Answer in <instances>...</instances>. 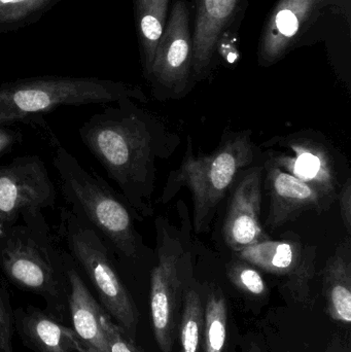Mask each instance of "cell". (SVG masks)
Wrapping results in <instances>:
<instances>
[{"label":"cell","instance_id":"29","mask_svg":"<svg viewBox=\"0 0 351 352\" xmlns=\"http://www.w3.org/2000/svg\"><path fill=\"white\" fill-rule=\"evenodd\" d=\"M247 352H263L262 351V349H260L259 346H258L257 344H255V343H253V344L249 346V351Z\"/></svg>","mask_w":351,"mask_h":352},{"label":"cell","instance_id":"5","mask_svg":"<svg viewBox=\"0 0 351 352\" xmlns=\"http://www.w3.org/2000/svg\"><path fill=\"white\" fill-rule=\"evenodd\" d=\"M123 99L146 103L140 87L97 78L41 76L0 85V125L39 127L41 116L61 107L107 104Z\"/></svg>","mask_w":351,"mask_h":352},{"label":"cell","instance_id":"14","mask_svg":"<svg viewBox=\"0 0 351 352\" xmlns=\"http://www.w3.org/2000/svg\"><path fill=\"white\" fill-rule=\"evenodd\" d=\"M264 182L270 198L265 226L274 231L298 219L306 211L323 213L332 204L313 186L264 159Z\"/></svg>","mask_w":351,"mask_h":352},{"label":"cell","instance_id":"17","mask_svg":"<svg viewBox=\"0 0 351 352\" xmlns=\"http://www.w3.org/2000/svg\"><path fill=\"white\" fill-rule=\"evenodd\" d=\"M24 342L37 352H89L71 328L36 308L14 312Z\"/></svg>","mask_w":351,"mask_h":352},{"label":"cell","instance_id":"1","mask_svg":"<svg viewBox=\"0 0 351 352\" xmlns=\"http://www.w3.org/2000/svg\"><path fill=\"white\" fill-rule=\"evenodd\" d=\"M115 104L84 122L80 138L141 221L155 212L158 164L172 156L181 138L135 100Z\"/></svg>","mask_w":351,"mask_h":352},{"label":"cell","instance_id":"28","mask_svg":"<svg viewBox=\"0 0 351 352\" xmlns=\"http://www.w3.org/2000/svg\"><path fill=\"white\" fill-rule=\"evenodd\" d=\"M328 352H350V342H344L340 339H334L333 342L330 344Z\"/></svg>","mask_w":351,"mask_h":352},{"label":"cell","instance_id":"16","mask_svg":"<svg viewBox=\"0 0 351 352\" xmlns=\"http://www.w3.org/2000/svg\"><path fill=\"white\" fill-rule=\"evenodd\" d=\"M64 261L67 278V305L73 326L72 330L89 352H109L102 322L105 312L93 297L80 275L78 265L66 250Z\"/></svg>","mask_w":351,"mask_h":352},{"label":"cell","instance_id":"4","mask_svg":"<svg viewBox=\"0 0 351 352\" xmlns=\"http://www.w3.org/2000/svg\"><path fill=\"white\" fill-rule=\"evenodd\" d=\"M20 219L0 231V270L12 285L43 297L59 318L68 307L65 250L56 244L43 211Z\"/></svg>","mask_w":351,"mask_h":352},{"label":"cell","instance_id":"3","mask_svg":"<svg viewBox=\"0 0 351 352\" xmlns=\"http://www.w3.org/2000/svg\"><path fill=\"white\" fill-rule=\"evenodd\" d=\"M41 129L52 146L53 166L68 207L103 238L113 254L128 262L137 261L144 245L135 229L137 217L131 207L100 175L82 166L47 126Z\"/></svg>","mask_w":351,"mask_h":352},{"label":"cell","instance_id":"23","mask_svg":"<svg viewBox=\"0 0 351 352\" xmlns=\"http://www.w3.org/2000/svg\"><path fill=\"white\" fill-rule=\"evenodd\" d=\"M56 0H0V25L23 20Z\"/></svg>","mask_w":351,"mask_h":352},{"label":"cell","instance_id":"11","mask_svg":"<svg viewBox=\"0 0 351 352\" xmlns=\"http://www.w3.org/2000/svg\"><path fill=\"white\" fill-rule=\"evenodd\" d=\"M56 188L38 156H24L0 166V231L29 211L53 207Z\"/></svg>","mask_w":351,"mask_h":352},{"label":"cell","instance_id":"27","mask_svg":"<svg viewBox=\"0 0 351 352\" xmlns=\"http://www.w3.org/2000/svg\"><path fill=\"white\" fill-rule=\"evenodd\" d=\"M10 127L0 125V158L12 152V148L23 140L22 132Z\"/></svg>","mask_w":351,"mask_h":352},{"label":"cell","instance_id":"24","mask_svg":"<svg viewBox=\"0 0 351 352\" xmlns=\"http://www.w3.org/2000/svg\"><path fill=\"white\" fill-rule=\"evenodd\" d=\"M103 328L106 334L109 352H142L134 340L127 336L107 314L103 316Z\"/></svg>","mask_w":351,"mask_h":352},{"label":"cell","instance_id":"12","mask_svg":"<svg viewBox=\"0 0 351 352\" xmlns=\"http://www.w3.org/2000/svg\"><path fill=\"white\" fill-rule=\"evenodd\" d=\"M336 0H280L270 12L260 38L258 57L271 66L284 57Z\"/></svg>","mask_w":351,"mask_h":352},{"label":"cell","instance_id":"19","mask_svg":"<svg viewBox=\"0 0 351 352\" xmlns=\"http://www.w3.org/2000/svg\"><path fill=\"white\" fill-rule=\"evenodd\" d=\"M169 2L170 0H135L136 23L146 76L152 67L157 45L166 25Z\"/></svg>","mask_w":351,"mask_h":352},{"label":"cell","instance_id":"2","mask_svg":"<svg viewBox=\"0 0 351 352\" xmlns=\"http://www.w3.org/2000/svg\"><path fill=\"white\" fill-rule=\"evenodd\" d=\"M265 157L263 148L253 142L251 130L226 132L220 146L208 155H196L189 136L181 165L169 173L158 201L167 204L187 188L193 201L194 230L196 234L206 233L218 206L240 175L263 163Z\"/></svg>","mask_w":351,"mask_h":352},{"label":"cell","instance_id":"10","mask_svg":"<svg viewBox=\"0 0 351 352\" xmlns=\"http://www.w3.org/2000/svg\"><path fill=\"white\" fill-rule=\"evenodd\" d=\"M235 258L253 265L259 270L284 277V289L292 299L302 305L313 304V277L317 248L305 245L300 238L267 239L234 252Z\"/></svg>","mask_w":351,"mask_h":352},{"label":"cell","instance_id":"20","mask_svg":"<svg viewBox=\"0 0 351 352\" xmlns=\"http://www.w3.org/2000/svg\"><path fill=\"white\" fill-rule=\"evenodd\" d=\"M227 343L228 303L220 287L208 285L204 299L201 352H227Z\"/></svg>","mask_w":351,"mask_h":352},{"label":"cell","instance_id":"21","mask_svg":"<svg viewBox=\"0 0 351 352\" xmlns=\"http://www.w3.org/2000/svg\"><path fill=\"white\" fill-rule=\"evenodd\" d=\"M203 314L204 302L201 289L193 276L183 294L179 318L181 352H201Z\"/></svg>","mask_w":351,"mask_h":352},{"label":"cell","instance_id":"22","mask_svg":"<svg viewBox=\"0 0 351 352\" xmlns=\"http://www.w3.org/2000/svg\"><path fill=\"white\" fill-rule=\"evenodd\" d=\"M229 280L236 289L251 297L261 298L268 294V287L259 269L235 258L227 266Z\"/></svg>","mask_w":351,"mask_h":352},{"label":"cell","instance_id":"26","mask_svg":"<svg viewBox=\"0 0 351 352\" xmlns=\"http://www.w3.org/2000/svg\"><path fill=\"white\" fill-rule=\"evenodd\" d=\"M337 200L339 201L340 213L344 228L351 235V177L348 176L340 186Z\"/></svg>","mask_w":351,"mask_h":352},{"label":"cell","instance_id":"9","mask_svg":"<svg viewBox=\"0 0 351 352\" xmlns=\"http://www.w3.org/2000/svg\"><path fill=\"white\" fill-rule=\"evenodd\" d=\"M191 6L177 0L159 39L150 72L146 76L160 100L179 99L195 86L193 80V39Z\"/></svg>","mask_w":351,"mask_h":352},{"label":"cell","instance_id":"6","mask_svg":"<svg viewBox=\"0 0 351 352\" xmlns=\"http://www.w3.org/2000/svg\"><path fill=\"white\" fill-rule=\"evenodd\" d=\"M177 206L183 219L181 231L164 217L156 219L157 264L150 273V308L155 339L162 352L173 351L183 294L194 276L189 211L181 200Z\"/></svg>","mask_w":351,"mask_h":352},{"label":"cell","instance_id":"18","mask_svg":"<svg viewBox=\"0 0 351 352\" xmlns=\"http://www.w3.org/2000/svg\"><path fill=\"white\" fill-rule=\"evenodd\" d=\"M328 314L334 322H351V241L348 236L338 245L321 272Z\"/></svg>","mask_w":351,"mask_h":352},{"label":"cell","instance_id":"15","mask_svg":"<svg viewBox=\"0 0 351 352\" xmlns=\"http://www.w3.org/2000/svg\"><path fill=\"white\" fill-rule=\"evenodd\" d=\"M195 25L193 39L194 84L212 74L220 37L236 18L242 0H194Z\"/></svg>","mask_w":351,"mask_h":352},{"label":"cell","instance_id":"7","mask_svg":"<svg viewBox=\"0 0 351 352\" xmlns=\"http://www.w3.org/2000/svg\"><path fill=\"white\" fill-rule=\"evenodd\" d=\"M58 234L65 241L76 264L90 279L111 320L134 340L138 324L137 307L117 272L109 244L69 207L61 209Z\"/></svg>","mask_w":351,"mask_h":352},{"label":"cell","instance_id":"13","mask_svg":"<svg viewBox=\"0 0 351 352\" xmlns=\"http://www.w3.org/2000/svg\"><path fill=\"white\" fill-rule=\"evenodd\" d=\"M263 182L261 163L247 169L233 186L223 227L225 242L233 252L270 238L261 223Z\"/></svg>","mask_w":351,"mask_h":352},{"label":"cell","instance_id":"25","mask_svg":"<svg viewBox=\"0 0 351 352\" xmlns=\"http://www.w3.org/2000/svg\"><path fill=\"white\" fill-rule=\"evenodd\" d=\"M14 330V312L10 309L8 297L0 287V352H14L12 351Z\"/></svg>","mask_w":351,"mask_h":352},{"label":"cell","instance_id":"8","mask_svg":"<svg viewBox=\"0 0 351 352\" xmlns=\"http://www.w3.org/2000/svg\"><path fill=\"white\" fill-rule=\"evenodd\" d=\"M260 146L274 166L313 186L331 204L337 200L341 184L335 152L323 135L300 131L275 136Z\"/></svg>","mask_w":351,"mask_h":352}]
</instances>
